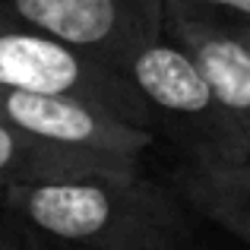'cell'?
Listing matches in <instances>:
<instances>
[{"instance_id": "ba28073f", "label": "cell", "mask_w": 250, "mask_h": 250, "mask_svg": "<svg viewBox=\"0 0 250 250\" xmlns=\"http://www.w3.org/2000/svg\"><path fill=\"white\" fill-rule=\"evenodd\" d=\"M111 168H127V165H114V162L95 159L85 152L48 146V143L22 133L0 117V190L19 181H44V177H67Z\"/></svg>"}, {"instance_id": "30bf717a", "label": "cell", "mask_w": 250, "mask_h": 250, "mask_svg": "<svg viewBox=\"0 0 250 250\" xmlns=\"http://www.w3.org/2000/svg\"><path fill=\"white\" fill-rule=\"evenodd\" d=\"M247 38H250V35H247Z\"/></svg>"}, {"instance_id": "3957f363", "label": "cell", "mask_w": 250, "mask_h": 250, "mask_svg": "<svg viewBox=\"0 0 250 250\" xmlns=\"http://www.w3.org/2000/svg\"><path fill=\"white\" fill-rule=\"evenodd\" d=\"M0 85L76 95L140 127H152L149 104L121 70L35 29L3 6H0Z\"/></svg>"}, {"instance_id": "52a82bcc", "label": "cell", "mask_w": 250, "mask_h": 250, "mask_svg": "<svg viewBox=\"0 0 250 250\" xmlns=\"http://www.w3.org/2000/svg\"><path fill=\"white\" fill-rule=\"evenodd\" d=\"M177 193L203 219L250 244V155L187 159L177 168Z\"/></svg>"}, {"instance_id": "6da1fadb", "label": "cell", "mask_w": 250, "mask_h": 250, "mask_svg": "<svg viewBox=\"0 0 250 250\" xmlns=\"http://www.w3.org/2000/svg\"><path fill=\"white\" fill-rule=\"evenodd\" d=\"M181 193L140 174V168L85 171L0 190V203L25 225L32 244L89 250H177L190 244Z\"/></svg>"}, {"instance_id": "5b68a950", "label": "cell", "mask_w": 250, "mask_h": 250, "mask_svg": "<svg viewBox=\"0 0 250 250\" xmlns=\"http://www.w3.org/2000/svg\"><path fill=\"white\" fill-rule=\"evenodd\" d=\"M0 6L121 73L165 32V0H0Z\"/></svg>"}, {"instance_id": "8992f818", "label": "cell", "mask_w": 250, "mask_h": 250, "mask_svg": "<svg viewBox=\"0 0 250 250\" xmlns=\"http://www.w3.org/2000/svg\"><path fill=\"white\" fill-rule=\"evenodd\" d=\"M165 35L193 57L219 102L250 133V38L193 13L181 0H165Z\"/></svg>"}, {"instance_id": "7a4b0ae2", "label": "cell", "mask_w": 250, "mask_h": 250, "mask_svg": "<svg viewBox=\"0 0 250 250\" xmlns=\"http://www.w3.org/2000/svg\"><path fill=\"white\" fill-rule=\"evenodd\" d=\"M124 76L149 104L152 124L159 121L174 136L187 159L250 155V133L219 102L193 57L171 35L162 32L155 42L143 44L124 63Z\"/></svg>"}, {"instance_id": "9c48e42d", "label": "cell", "mask_w": 250, "mask_h": 250, "mask_svg": "<svg viewBox=\"0 0 250 250\" xmlns=\"http://www.w3.org/2000/svg\"><path fill=\"white\" fill-rule=\"evenodd\" d=\"M193 13L250 35V0H181Z\"/></svg>"}, {"instance_id": "277c9868", "label": "cell", "mask_w": 250, "mask_h": 250, "mask_svg": "<svg viewBox=\"0 0 250 250\" xmlns=\"http://www.w3.org/2000/svg\"><path fill=\"white\" fill-rule=\"evenodd\" d=\"M0 117L48 146L85 152L127 168H140V155L152 143V127H140L95 102L61 92L0 85Z\"/></svg>"}]
</instances>
